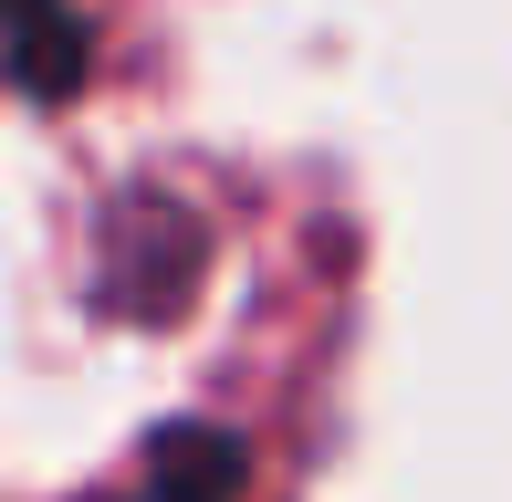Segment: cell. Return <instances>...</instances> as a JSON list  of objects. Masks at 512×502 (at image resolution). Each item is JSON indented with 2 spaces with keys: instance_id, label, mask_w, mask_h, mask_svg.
I'll return each mask as SVG.
<instances>
[{
  "instance_id": "cell-1",
  "label": "cell",
  "mask_w": 512,
  "mask_h": 502,
  "mask_svg": "<svg viewBox=\"0 0 512 502\" xmlns=\"http://www.w3.org/2000/svg\"><path fill=\"white\" fill-rule=\"evenodd\" d=\"M11 32H21V84H32V95H63L84 53H74V42H63L53 0H11Z\"/></svg>"
}]
</instances>
